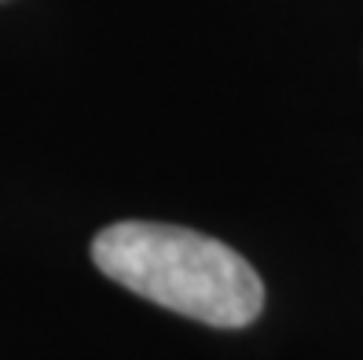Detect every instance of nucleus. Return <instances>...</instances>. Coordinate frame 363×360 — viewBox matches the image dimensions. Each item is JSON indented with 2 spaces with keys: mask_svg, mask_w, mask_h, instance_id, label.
I'll return each instance as SVG.
<instances>
[{
  "mask_svg": "<svg viewBox=\"0 0 363 360\" xmlns=\"http://www.w3.org/2000/svg\"><path fill=\"white\" fill-rule=\"evenodd\" d=\"M92 261L125 290L209 327H246L264 305L257 268L228 243L191 228L118 221L92 239Z\"/></svg>",
  "mask_w": 363,
  "mask_h": 360,
  "instance_id": "f257e3e1",
  "label": "nucleus"
}]
</instances>
